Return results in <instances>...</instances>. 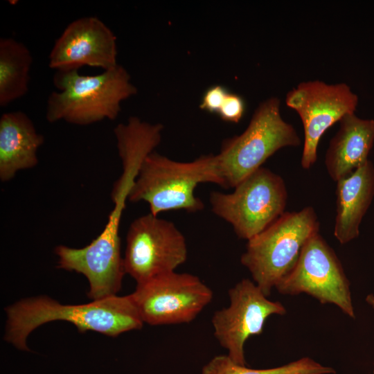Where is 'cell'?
<instances>
[{"label":"cell","instance_id":"cell-1","mask_svg":"<svg viewBox=\"0 0 374 374\" xmlns=\"http://www.w3.org/2000/svg\"><path fill=\"white\" fill-rule=\"evenodd\" d=\"M123 171L114 183L111 197L114 208L101 233L82 248L67 247L63 255L66 268L83 274L96 290L108 291L119 287L125 274L121 256L119 227L126 201L140 166L154 148L152 141L138 133H127L116 141Z\"/></svg>","mask_w":374,"mask_h":374},{"label":"cell","instance_id":"cell-2","mask_svg":"<svg viewBox=\"0 0 374 374\" xmlns=\"http://www.w3.org/2000/svg\"><path fill=\"white\" fill-rule=\"evenodd\" d=\"M5 311L4 339L22 350H29L28 335L51 321H67L80 332L91 330L113 337L140 329L144 323L130 294L78 305L62 304L47 296H38L21 299Z\"/></svg>","mask_w":374,"mask_h":374},{"label":"cell","instance_id":"cell-3","mask_svg":"<svg viewBox=\"0 0 374 374\" xmlns=\"http://www.w3.org/2000/svg\"><path fill=\"white\" fill-rule=\"evenodd\" d=\"M280 107L276 96L260 103L245 130L225 141L220 153L209 154L213 184L234 188L280 149L301 145L300 136L283 118Z\"/></svg>","mask_w":374,"mask_h":374},{"label":"cell","instance_id":"cell-4","mask_svg":"<svg viewBox=\"0 0 374 374\" xmlns=\"http://www.w3.org/2000/svg\"><path fill=\"white\" fill-rule=\"evenodd\" d=\"M53 81L58 91L47 99L46 118L49 123L64 121L89 125L115 120L121 103L137 93L130 74L119 64L94 75L80 74L78 70L56 71Z\"/></svg>","mask_w":374,"mask_h":374},{"label":"cell","instance_id":"cell-5","mask_svg":"<svg viewBox=\"0 0 374 374\" xmlns=\"http://www.w3.org/2000/svg\"><path fill=\"white\" fill-rule=\"evenodd\" d=\"M319 231L314 209L285 212L261 233L247 240L240 261L254 283L269 296L296 264L308 240Z\"/></svg>","mask_w":374,"mask_h":374},{"label":"cell","instance_id":"cell-6","mask_svg":"<svg viewBox=\"0 0 374 374\" xmlns=\"http://www.w3.org/2000/svg\"><path fill=\"white\" fill-rule=\"evenodd\" d=\"M208 161L204 155L179 162L153 151L142 162L128 201L147 202L154 216L173 210L199 211L204 204L194 192L197 184L211 183Z\"/></svg>","mask_w":374,"mask_h":374},{"label":"cell","instance_id":"cell-7","mask_svg":"<svg viewBox=\"0 0 374 374\" xmlns=\"http://www.w3.org/2000/svg\"><path fill=\"white\" fill-rule=\"evenodd\" d=\"M213 212L229 222L238 238L249 240L285 213L287 190L283 179L260 167L231 193L210 194Z\"/></svg>","mask_w":374,"mask_h":374},{"label":"cell","instance_id":"cell-8","mask_svg":"<svg viewBox=\"0 0 374 374\" xmlns=\"http://www.w3.org/2000/svg\"><path fill=\"white\" fill-rule=\"evenodd\" d=\"M130 296L143 323H189L207 306L213 292L199 277L168 272L136 284Z\"/></svg>","mask_w":374,"mask_h":374},{"label":"cell","instance_id":"cell-9","mask_svg":"<svg viewBox=\"0 0 374 374\" xmlns=\"http://www.w3.org/2000/svg\"><path fill=\"white\" fill-rule=\"evenodd\" d=\"M187 256L186 239L172 222L150 213L131 223L123 265L136 284L175 271Z\"/></svg>","mask_w":374,"mask_h":374},{"label":"cell","instance_id":"cell-10","mask_svg":"<svg viewBox=\"0 0 374 374\" xmlns=\"http://www.w3.org/2000/svg\"><path fill=\"white\" fill-rule=\"evenodd\" d=\"M359 98L344 82L328 84L312 80L300 82L285 97L287 107L299 116L304 144L301 165L311 168L317 159V148L323 133L348 114L355 112Z\"/></svg>","mask_w":374,"mask_h":374},{"label":"cell","instance_id":"cell-11","mask_svg":"<svg viewBox=\"0 0 374 374\" xmlns=\"http://www.w3.org/2000/svg\"><path fill=\"white\" fill-rule=\"evenodd\" d=\"M276 288L283 294H308L355 317L349 281L335 251L319 233L308 240L294 267Z\"/></svg>","mask_w":374,"mask_h":374},{"label":"cell","instance_id":"cell-12","mask_svg":"<svg viewBox=\"0 0 374 374\" xmlns=\"http://www.w3.org/2000/svg\"><path fill=\"white\" fill-rule=\"evenodd\" d=\"M229 305L217 310L211 323L219 344L236 364L245 366L244 346L251 335L262 333L266 319L283 315L286 310L278 301L269 300L249 279H243L229 290Z\"/></svg>","mask_w":374,"mask_h":374},{"label":"cell","instance_id":"cell-13","mask_svg":"<svg viewBox=\"0 0 374 374\" xmlns=\"http://www.w3.org/2000/svg\"><path fill=\"white\" fill-rule=\"evenodd\" d=\"M118 64L116 35L102 20L93 16L68 24L48 56V66L56 71L78 70L82 66L106 71Z\"/></svg>","mask_w":374,"mask_h":374},{"label":"cell","instance_id":"cell-14","mask_svg":"<svg viewBox=\"0 0 374 374\" xmlns=\"http://www.w3.org/2000/svg\"><path fill=\"white\" fill-rule=\"evenodd\" d=\"M338 131L330 141L324 163L334 181L346 178L367 161L374 143V120L348 114L339 121Z\"/></svg>","mask_w":374,"mask_h":374},{"label":"cell","instance_id":"cell-15","mask_svg":"<svg viewBox=\"0 0 374 374\" xmlns=\"http://www.w3.org/2000/svg\"><path fill=\"white\" fill-rule=\"evenodd\" d=\"M44 141L24 112L3 114L0 118L1 181H8L18 171L36 166L37 151Z\"/></svg>","mask_w":374,"mask_h":374},{"label":"cell","instance_id":"cell-16","mask_svg":"<svg viewBox=\"0 0 374 374\" xmlns=\"http://www.w3.org/2000/svg\"><path fill=\"white\" fill-rule=\"evenodd\" d=\"M374 197V166L368 160L337 182L334 235L341 244L358 237L359 226Z\"/></svg>","mask_w":374,"mask_h":374},{"label":"cell","instance_id":"cell-17","mask_svg":"<svg viewBox=\"0 0 374 374\" xmlns=\"http://www.w3.org/2000/svg\"><path fill=\"white\" fill-rule=\"evenodd\" d=\"M32 64V54L25 44L11 37L0 39L1 107L27 93Z\"/></svg>","mask_w":374,"mask_h":374},{"label":"cell","instance_id":"cell-18","mask_svg":"<svg viewBox=\"0 0 374 374\" xmlns=\"http://www.w3.org/2000/svg\"><path fill=\"white\" fill-rule=\"evenodd\" d=\"M330 367L323 366L309 357H303L282 366L253 369L234 362L227 355H217L202 368L201 374H328Z\"/></svg>","mask_w":374,"mask_h":374},{"label":"cell","instance_id":"cell-19","mask_svg":"<svg viewBox=\"0 0 374 374\" xmlns=\"http://www.w3.org/2000/svg\"><path fill=\"white\" fill-rule=\"evenodd\" d=\"M244 110L245 104L243 98L229 92L217 114L222 120L237 123L242 118Z\"/></svg>","mask_w":374,"mask_h":374},{"label":"cell","instance_id":"cell-20","mask_svg":"<svg viewBox=\"0 0 374 374\" xmlns=\"http://www.w3.org/2000/svg\"><path fill=\"white\" fill-rule=\"evenodd\" d=\"M228 93L221 85L211 87L204 93L199 107L203 110L217 114Z\"/></svg>","mask_w":374,"mask_h":374},{"label":"cell","instance_id":"cell-21","mask_svg":"<svg viewBox=\"0 0 374 374\" xmlns=\"http://www.w3.org/2000/svg\"><path fill=\"white\" fill-rule=\"evenodd\" d=\"M366 303L374 309V295L370 294L366 297Z\"/></svg>","mask_w":374,"mask_h":374},{"label":"cell","instance_id":"cell-22","mask_svg":"<svg viewBox=\"0 0 374 374\" xmlns=\"http://www.w3.org/2000/svg\"><path fill=\"white\" fill-rule=\"evenodd\" d=\"M373 373H374V372H373Z\"/></svg>","mask_w":374,"mask_h":374}]
</instances>
